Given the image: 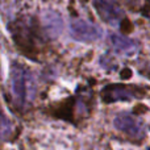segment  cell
I'll use <instances>...</instances> for the list:
<instances>
[{
	"label": "cell",
	"instance_id": "1",
	"mask_svg": "<svg viewBox=\"0 0 150 150\" xmlns=\"http://www.w3.org/2000/svg\"><path fill=\"white\" fill-rule=\"evenodd\" d=\"M11 93L18 108L24 109L32 103L36 93V80L29 69L13 63L11 69Z\"/></svg>",
	"mask_w": 150,
	"mask_h": 150
},
{
	"label": "cell",
	"instance_id": "2",
	"mask_svg": "<svg viewBox=\"0 0 150 150\" xmlns=\"http://www.w3.org/2000/svg\"><path fill=\"white\" fill-rule=\"evenodd\" d=\"M113 124L117 130L127 134L134 141H142L146 136L144 124L136 116L130 113H119L113 120Z\"/></svg>",
	"mask_w": 150,
	"mask_h": 150
},
{
	"label": "cell",
	"instance_id": "3",
	"mask_svg": "<svg viewBox=\"0 0 150 150\" xmlns=\"http://www.w3.org/2000/svg\"><path fill=\"white\" fill-rule=\"evenodd\" d=\"M101 95H103V99L107 103L128 101V100L141 98L142 96V91L137 87H130V86H124V84H113L104 88Z\"/></svg>",
	"mask_w": 150,
	"mask_h": 150
},
{
	"label": "cell",
	"instance_id": "4",
	"mask_svg": "<svg viewBox=\"0 0 150 150\" xmlns=\"http://www.w3.org/2000/svg\"><path fill=\"white\" fill-rule=\"evenodd\" d=\"M99 16L111 25H120L124 18V12L116 0H92Z\"/></svg>",
	"mask_w": 150,
	"mask_h": 150
},
{
	"label": "cell",
	"instance_id": "5",
	"mask_svg": "<svg viewBox=\"0 0 150 150\" xmlns=\"http://www.w3.org/2000/svg\"><path fill=\"white\" fill-rule=\"evenodd\" d=\"M71 36L78 41L93 42L101 37V32L95 24H91L86 20H73L70 24Z\"/></svg>",
	"mask_w": 150,
	"mask_h": 150
},
{
	"label": "cell",
	"instance_id": "6",
	"mask_svg": "<svg viewBox=\"0 0 150 150\" xmlns=\"http://www.w3.org/2000/svg\"><path fill=\"white\" fill-rule=\"evenodd\" d=\"M109 44H111V46L116 52L121 53V54H127V55L134 54L138 49V45L133 40L124 36H120V34H112L109 37Z\"/></svg>",
	"mask_w": 150,
	"mask_h": 150
},
{
	"label": "cell",
	"instance_id": "7",
	"mask_svg": "<svg viewBox=\"0 0 150 150\" xmlns=\"http://www.w3.org/2000/svg\"><path fill=\"white\" fill-rule=\"evenodd\" d=\"M11 134H12V124L4 115V112L0 109V141L8 140Z\"/></svg>",
	"mask_w": 150,
	"mask_h": 150
}]
</instances>
